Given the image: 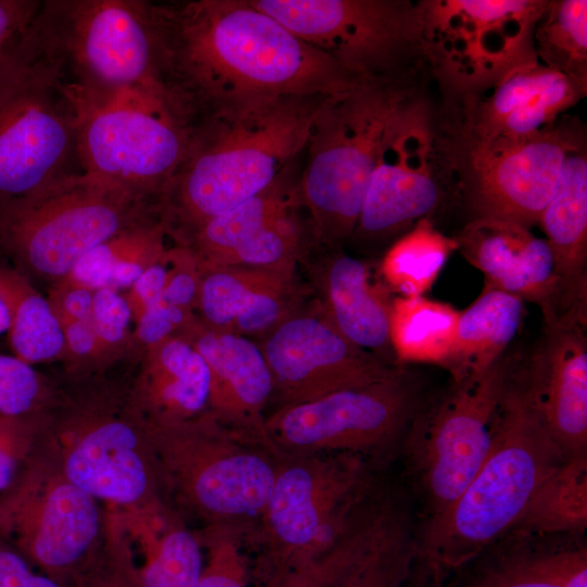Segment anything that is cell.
Returning a JSON list of instances; mask_svg holds the SVG:
<instances>
[{
	"label": "cell",
	"instance_id": "obj_44",
	"mask_svg": "<svg viewBox=\"0 0 587 587\" xmlns=\"http://www.w3.org/2000/svg\"><path fill=\"white\" fill-rule=\"evenodd\" d=\"M55 394L57 389L33 365L15 355L0 354V414L45 411Z\"/></svg>",
	"mask_w": 587,
	"mask_h": 587
},
{
	"label": "cell",
	"instance_id": "obj_45",
	"mask_svg": "<svg viewBox=\"0 0 587 587\" xmlns=\"http://www.w3.org/2000/svg\"><path fill=\"white\" fill-rule=\"evenodd\" d=\"M45 411L21 415L0 414V492L11 485L33 453Z\"/></svg>",
	"mask_w": 587,
	"mask_h": 587
},
{
	"label": "cell",
	"instance_id": "obj_32",
	"mask_svg": "<svg viewBox=\"0 0 587 587\" xmlns=\"http://www.w3.org/2000/svg\"><path fill=\"white\" fill-rule=\"evenodd\" d=\"M415 555V529L407 505L389 489L375 532L335 587H402Z\"/></svg>",
	"mask_w": 587,
	"mask_h": 587
},
{
	"label": "cell",
	"instance_id": "obj_24",
	"mask_svg": "<svg viewBox=\"0 0 587 587\" xmlns=\"http://www.w3.org/2000/svg\"><path fill=\"white\" fill-rule=\"evenodd\" d=\"M576 536L511 530L473 561L459 587H587V548Z\"/></svg>",
	"mask_w": 587,
	"mask_h": 587
},
{
	"label": "cell",
	"instance_id": "obj_48",
	"mask_svg": "<svg viewBox=\"0 0 587 587\" xmlns=\"http://www.w3.org/2000/svg\"><path fill=\"white\" fill-rule=\"evenodd\" d=\"M41 1L0 0V60L20 54Z\"/></svg>",
	"mask_w": 587,
	"mask_h": 587
},
{
	"label": "cell",
	"instance_id": "obj_42",
	"mask_svg": "<svg viewBox=\"0 0 587 587\" xmlns=\"http://www.w3.org/2000/svg\"><path fill=\"white\" fill-rule=\"evenodd\" d=\"M105 535L100 555L80 587H140L132 539L118 511H105Z\"/></svg>",
	"mask_w": 587,
	"mask_h": 587
},
{
	"label": "cell",
	"instance_id": "obj_3",
	"mask_svg": "<svg viewBox=\"0 0 587 587\" xmlns=\"http://www.w3.org/2000/svg\"><path fill=\"white\" fill-rule=\"evenodd\" d=\"M330 97H292L195 118L185 155L160 199L176 242L207 220L267 188L304 151Z\"/></svg>",
	"mask_w": 587,
	"mask_h": 587
},
{
	"label": "cell",
	"instance_id": "obj_50",
	"mask_svg": "<svg viewBox=\"0 0 587 587\" xmlns=\"http://www.w3.org/2000/svg\"><path fill=\"white\" fill-rule=\"evenodd\" d=\"M92 290L59 280L48 296V301L61 325L91 319Z\"/></svg>",
	"mask_w": 587,
	"mask_h": 587
},
{
	"label": "cell",
	"instance_id": "obj_31",
	"mask_svg": "<svg viewBox=\"0 0 587 587\" xmlns=\"http://www.w3.org/2000/svg\"><path fill=\"white\" fill-rule=\"evenodd\" d=\"M167 236L161 214L149 217L92 248L60 280L92 291L126 290L146 270L163 259L168 250Z\"/></svg>",
	"mask_w": 587,
	"mask_h": 587
},
{
	"label": "cell",
	"instance_id": "obj_10",
	"mask_svg": "<svg viewBox=\"0 0 587 587\" xmlns=\"http://www.w3.org/2000/svg\"><path fill=\"white\" fill-rule=\"evenodd\" d=\"M158 214V200L79 172L0 203V247L57 283L92 248Z\"/></svg>",
	"mask_w": 587,
	"mask_h": 587
},
{
	"label": "cell",
	"instance_id": "obj_6",
	"mask_svg": "<svg viewBox=\"0 0 587 587\" xmlns=\"http://www.w3.org/2000/svg\"><path fill=\"white\" fill-rule=\"evenodd\" d=\"M380 471L353 453H283L270 498L243 534L251 583L273 587L332 548L379 496Z\"/></svg>",
	"mask_w": 587,
	"mask_h": 587
},
{
	"label": "cell",
	"instance_id": "obj_9",
	"mask_svg": "<svg viewBox=\"0 0 587 587\" xmlns=\"http://www.w3.org/2000/svg\"><path fill=\"white\" fill-rule=\"evenodd\" d=\"M66 87L76 112L82 172L160 202L185 155L195 120L184 100L167 86L103 98Z\"/></svg>",
	"mask_w": 587,
	"mask_h": 587
},
{
	"label": "cell",
	"instance_id": "obj_13",
	"mask_svg": "<svg viewBox=\"0 0 587 587\" xmlns=\"http://www.w3.org/2000/svg\"><path fill=\"white\" fill-rule=\"evenodd\" d=\"M99 501L34 452L0 492V537L63 587H80L105 535Z\"/></svg>",
	"mask_w": 587,
	"mask_h": 587
},
{
	"label": "cell",
	"instance_id": "obj_34",
	"mask_svg": "<svg viewBox=\"0 0 587 587\" xmlns=\"http://www.w3.org/2000/svg\"><path fill=\"white\" fill-rule=\"evenodd\" d=\"M460 311L424 296L391 300L389 342L403 363L445 366L453 349Z\"/></svg>",
	"mask_w": 587,
	"mask_h": 587
},
{
	"label": "cell",
	"instance_id": "obj_52",
	"mask_svg": "<svg viewBox=\"0 0 587 587\" xmlns=\"http://www.w3.org/2000/svg\"><path fill=\"white\" fill-rule=\"evenodd\" d=\"M33 55L34 51L25 45L20 54L0 60V85L20 70Z\"/></svg>",
	"mask_w": 587,
	"mask_h": 587
},
{
	"label": "cell",
	"instance_id": "obj_14",
	"mask_svg": "<svg viewBox=\"0 0 587 587\" xmlns=\"http://www.w3.org/2000/svg\"><path fill=\"white\" fill-rule=\"evenodd\" d=\"M250 2L361 78L427 70L421 0Z\"/></svg>",
	"mask_w": 587,
	"mask_h": 587
},
{
	"label": "cell",
	"instance_id": "obj_38",
	"mask_svg": "<svg viewBox=\"0 0 587 587\" xmlns=\"http://www.w3.org/2000/svg\"><path fill=\"white\" fill-rule=\"evenodd\" d=\"M534 47L546 67L587 80V1L549 0L534 30Z\"/></svg>",
	"mask_w": 587,
	"mask_h": 587
},
{
	"label": "cell",
	"instance_id": "obj_28",
	"mask_svg": "<svg viewBox=\"0 0 587 587\" xmlns=\"http://www.w3.org/2000/svg\"><path fill=\"white\" fill-rule=\"evenodd\" d=\"M299 176L292 162L267 188L207 220L177 245L190 249L201 266L217 265L239 246L299 207Z\"/></svg>",
	"mask_w": 587,
	"mask_h": 587
},
{
	"label": "cell",
	"instance_id": "obj_46",
	"mask_svg": "<svg viewBox=\"0 0 587 587\" xmlns=\"http://www.w3.org/2000/svg\"><path fill=\"white\" fill-rule=\"evenodd\" d=\"M196 320L195 312L176 308L161 299L135 322L134 351L141 354L167 338L183 336Z\"/></svg>",
	"mask_w": 587,
	"mask_h": 587
},
{
	"label": "cell",
	"instance_id": "obj_49",
	"mask_svg": "<svg viewBox=\"0 0 587 587\" xmlns=\"http://www.w3.org/2000/svg\"><path fill=\"white\" fill-rule=\"evenodd\" d=\"M170 272V248L163 259L146 270L126 289L124 297L129 305L133 323L150 307L162 299Z\"/></svg>",
	"mask_w": 587,
	"mask_h": 587
},
{
	"label": "cell",
	"instance_id": "obj_16",
	"mask_svg": "<svg viewBox=\"0 0 587 587\" xmlns=\"http://www.w3.org/2000/svg\"><path fill=\"white\" fill-rule=\"evenodd\" d=\"M438 134L452 170V193L470 220L502 218L529 228L552 198L567 155L587 145L584 123L566 114L515 142L470 145Z\"/></svg>",
	"mask_w": 587,
	"mask_h": 587
},
{
	"label": "cell",
	"instance_id": "obj_36",
	"mask_svg": "<svg viewBox=\"0 0 587 587\" xmlns=\"http://www.w3.org/2000/svg\"><path fill=\"white\" fill-rule=\"evenodd\" d=\"M292 274L295 270L201 266L196 315L209 328L230 332L265 291Z\"/></svg>",
	"mask_w": 587,
	"mask_h": 587
},
{
	"label": "cell",
	"instance_id": "obj_7",
	"mask_svg": "<svg viewBox=\"0 0 587 587\" xmlns=\"http://www.w3.org/2000/svg\"><path fill=\"white\" fill-rule=\"evenodd\" d=\"M36 48L60 63L68 88L103 98L168 86L163 4L140 0H48L35 17Z\"/></svg>",
	"mask_w": 587,
	"mask_h": 587
},
{
	"label": "cell",
	"instance_id": "obj_37",
	"mask_svg": "<svg viewBox=\"0 0 587 587\" xmlns=\"http://www.w3.org/2000/svg\"><path fill=\"white\" fill-rule=\"evenodd\" d=\"M455 250V237L447 236L430 217H424L387 250L380 273L387 286L401 297L424 296Z\"/></svg>",
	"mask_w": 587,
	"mask_h": 587
},
{
	"label": "cell",
	"instance_id": "obj_1",
	"mask_svg": "<svg viewBox=\"0 0 587 587\" xmlns=\"http://www.w3.org/2000/svg\"><path fill=\"white\" fill-rule=\"evenodd\" d=\"M167 83L195 118L292 97H333L365 80L250 0L163 4Z\"/></svg>",
	"mask_w": 587,
	"mask_h": 587
},
{
	"label": "cell",
	"instance_id": "obj_4",
	"mask_svg": "<svg viewBox=\"0 0 587 587\" xmlns=\"http://www.w3.org/2000/svg\"><path fill=\"white\" fill-rule=\"evenodd\" d=\"M57 389L33 452L68 482L122 514L172 507L153 450L150 425L128 387L75 378Z\"/></svg>",
	"mask_w": 587,
	"mask_h": 587
},
{
	"label": "cell",
	"instance_id": "obj_27",
	"mask_svg": "<svg viewBox=\"0 0 587 587\" xmlns=\"http://www.w3.org/2000/svg\"><path fill=\"white\" fill-rule=\"evenodd\" d=\"M320 265L316 283L324 314L350 342L391 364V300L372 282L367 264L346 253L332 252Z\"/></svg>",
	"mask_w": 587,
	"mask_h": 587
},
{
	"label": "cell",
	"instance_id": "obj_26",
	"mask_svg": "<svg viewBox=\"0 0 587 587\" xmlns=\"http://www.w3.org/2000/svg\"><path fill=\"white\" fill-rule=\"evenodd\" d=\"M538 225L551 250L560 289V316L587 314V145L566 158Z\"/></svg>",
	"mask_w": 587,
	"mask_h": 587
},
{
	"label": "cell",
	"instance_id": "obj_41",
	"mask_svg": "<svg viewBox=\"0 0 587 587\" xmlns=\"http://www.w3.org/2000/svg\"><path fill=\"white\" fill-rule=\"evenodd\" d=\"M205 552L198 587H250L245 529L234 525L202 526L196 532Z\"/></svg>",
	"mask_w": 587,
	"mask_h": 587
},
{
	"label": "cell",
	"instance_id": "obj_2",
	"mask_svg": "<svg viewBox=\"0 0 587 587\" xmlns=\"http://www.w3.org/2000/svg\"><path fill=\"white\" fill-rule=\"evenodd\" d=\"M564 459L515 371L480 467L458 498L415 534L409 580L442 587L515 526L538 485Z\"/></svg>",
	"mask_w": 587,
	"mask_h": 587
},
{
	"label": "cell",
	"instance_id": "obj_22",
	"mask_svg": "<svg viewBox=\"0 0 587 587\" xmlns=\"http://www.w3.org/2000/svg\"><path fill=\"white\" fill-rule=\"evenodd\" d=\"M464 259L485 276V287L515 295L538 305L545 323L560 316V289L545 238L520 223L471 218L455 237Z\"/></svg>",
	"mask_w": 587,
	"mask_h": 587
},
{
	"label": "cell",
	"instance_id": "obj_39",
	"mask_svg": "<svg viewBox=\"0 0 587 587\" xmlns=\"http://www.w3.org/2000/svg\"><path fill=\"white\" fill-rule=\"evenodd\" d=\"M387 491H384L361 519L327 551L284 575L273 587H335L369 545Z\"/></svg>",
	"mask_w": 587,
	"mask_h": 587
},
{
	"label": "cell",
	"instance_id": "obj_53",
	"mask_svg": "<svg viewBox=\"0 0 587 587\" xmlns=\"http://www.w3.org/2000/svg\"><path fill=\"white\" fill-rule=\"evenodd\" d=\"M8 325L9 321L7 310L0 299V335L8 330Z\"/></svg>",
	"mask_w": 587,
	"mask_h": 587
},
{
	"label": "cell",
	"instance_id": "obj_33",
	"mask_svg": "<svg viewBox=\"0 0 587 587\" xmlns=\"http://www.w3.org/2000/svg\"><path fill=\"white\" fill-rule=\"evenodd\" d=\"M0 299L8 314V339L27 364L62 361L64 338L48 299L18 270L0 265Z\"/></svg>",
	"mask_w": 587,
	"mask_h": 587
},
{
	"label": "cell",
	"instance_id": "obj_19",
	"mask_svg": "<svg viewBox=\"0 0 587 587\" xmlns=\"http://www.w3.org/2000/svg\"><path fill=\"white\" fill-rule=\"evenodd\" d=\"M586 95L587 80L535 62L484 89L433 102V112L446 139L470 145L515 142L550 128Z\"/></svg>",
	"mask_w": 587,
	"mask_h": 587
},
{
	"label": "cell",
	"instance_id": "obj_15",
	"mask_svg": "<svg viewBox=\"0 0 587 587\" xmlns=\"http://www.w3.org/2000/svg\"><path fill=\"white\" fill-rule=\"evenodd\" d=\"M420 392L417 379L399 369L384 379L273 411L265 432L284 454L353 453L382 470L399 452Z\"/></svg>",
	"mask_w": 587,
	"mask_h": 587
},
{
	"label": "cell",
	"instance_id": "obj_17",
	"mask_svg": "<svg viewBox=\"0 0 587 587\" xmlns=\"http://www.w3.org/2000/svg\"><path fill=\"white\" fill-rule=\"evenodd\" d=\"M82 172L60 63L37 51L0 85V203Z\"/></svg>",
	"mask_w": 587,
	"mask_h": 587
},
{
	"label": "cell",
	"instance_id": "obj_20",
	"mask_svg": "<svg viewBox=\"0 0 587 587\" xmlns=\"http://www.w3.org/2000/svg\"><path fill=\"white\" fill-rule=\"evenodd\" d=\"M258 344L273 385L267 414L384 379L400 369L350 342L320 307L299 310Z\"/></svg>",
	"mask_w": 587,
	"mask_h": 587
},
{
	"label": "cell",
	"instance_id": "obj_30",
	"mask_svg": "<svg viewBox=\"0 0 587 587\" xmlns=\"http://www.w3.org/2000/svg\"><path fill=\"white\" fill-rule=\"evenodd\" d=\"M524 303L515 295L484 287L479 297L460 311L453 349L444 366L451 378L484 372L504 355L520 329Z\"/></svg>",
	"mask_w": 587,
	"mask_h": 587
},
{
	"label": "cell",
	"instance_id": "obj_5",
	"mask_svg": "<svg viewBox=\"0 0 587 587\" xmlns=\"http://www.w3.org/2000/svg\"><path fill=\"white\" fill-rule=\"evenodd\" d=\"M426 74L369 78L321 107L298 182V203L319 241L335 246L355 233L385 138L399 114L426 92Z\"/></svg>",
	"mask_w": 587,
	"mask_h": 587
},
{
	"label": "cell",
	"instance_id": "obj_47",
	"mask_svg": "<svg viewBox=\"0 0 587 587\" xmlns=\"http://www.w3.org/2000/svg\"><path fill=\"white\" fill-rule=\"evenodd\" d=\"M200 278L201 266L193 252L182 245L170 248V272L162 300L195 312Z\"/></svg>",
	"mask_w": 587,
	"mask_h": 587
},
{
	"label": "cell",
	"instance_id": "obj_40",
	"mask_svg": "<svg viewBox=\"0 0 587 587\" xmlns=\"http://www.w3.org/2000/svg\"><path fill=\"white\" fill-rule=\"evenodd\" d=\"M303 248V229L294 209L239 246L214 266L295 270Z\"/></svg>",
	"mask_w": 587,
	"mask_h": 587
},
{
	"label": "cell",
	"instance_id": "obj_51",
	"mask_svg": "<svg viewBox=\"0 0 587 587\" xmlns=\"http://www.w3.org/2000/svg\"><path fill=\"white\" fill-rule=\"evenodd\" d=\"M0 587H63L33 566L13 548L0 544Z\"/></svg>",
	"mask_w": 587,
	"mask_h": 587
},
{
	"label": "cell",
	"instance_id": "obj_35",
	"mask_svg": "<svg viewBox=\"0 0 587 587\" xmlns=\"http://www.w3.org/2000/svg\"><path fill=\"white\" fill-rule=\"evenodd\" d=\"M586 525L587 454H582L565 458L541 480L511 530L580 535Z\"/></svg>",
	"mask_w": 587,
	"mask_h": 587
},
{
	"label": "cell",
	"instance_id": "obj_11",
	"mask_svg": "<svg viewBox=\"0 0 587 587\" xmlns=\"http://www.w3.org/2000/svg\"><path fill=\"white\" fill-rule=\"evenodd\" d=\"M514 372L503 355L484 372L451 378L442 391L419 404L399 452L422 503V523L451 504L480 467Z\"/></svg>",
	"mask_w": 587,
	"mask_h": 587
},
{
	"label": "cell",
	"instance_id": "obj_23",
	"mask_svg": "<svg viewBox=\"0 0 587 587\" xmlns=\"http://www.w3.org/2000/svg\"><path fill=\"white\" fill-rule=\"evenodd\" d=\"M210 373L208 412L223 424L273 445L265 432L273 385L260 345L238 334L212 329L199 319L183 336Z\"/></svg>",
	"mask_w": 587,
	"mask_h": 587
},
{
	"label": "cell",
	"instance_id": "obj_8",
	"mask_svg": "<svg viewBox=\"0 0 587 587\" xmlns=\"http://www.w3.org/2000/svg\"><path fill=\"white\" fill-rule=\"evenodd\" d=\"M150 436L170 503L184 519L246 530L259 517L283 455L273 445L208 411L175 424L150 425Z\"/></svg>",
	"mask_w": 587,
	"mask_h": 587
},
{
	"label": "cell",
	"instance_id": "obj_25",
	"mask_svg": "<svg viewBox=\"0 0 587 587\" xmlns=\"http://www.w3.org/2000/svg\"><path fill=\"white\" fill-rule=\"evenodd\" d=\"M128 394L150 425L184 422L208 411L209 369L190 341L174 336L140 354V367Z\"/></svg>",
	"mask_w": 587,
	"mask_h": 587
},
{
	"label": "cell",
	"instance_id": "obj_29",
	"mask_svg": "<svg viewBox=\"0 0 587 587\" xmlns=\"http://www.w3.org/2000/svg\"><path fill=\"white\" fill-rule=\"evenodd\" d=\"M121 517L143 558L138 566L140 587H198L203 550L196 530L174 508L163 514Z\"/></svg>",
	"mask_w": 587,
	"mask_h": 587
},
{
	"label": "cell",
	"instance_id": "obj_18",
	"mask_svg": "<svg viewBox=\"0 0 587 587\" xmlns=\"http://www.w3.org/2000/svg\"><path fill=\"white\" fill-rule=\"evenodd\" d=\"M452 193V170L426 92L392 123L379 152L355 232L383 235L430 217Z\"/></svg>",
	"mask_w": 587,
	"mask_h": 587
},
{
	"label": "cell",
	"instance_id": "obj_12",
	"mask_svg": "<svg viewBox=\"0 0 587 587\" xmlns=\"http://www.w3.org/2000/svg\"><path fill=\"white\" fill-rule=\"evenodd\" d=\"M425 62L441 100L538 62L534 30L549 0H421Z\"/></svg>",
	"mask_w": 587,
	"mask_h": 587
},
{
	"label": "cell",
	"instance_id": "obj_21",
	"mask_svg": "<svg viewBox=\"0 0 587 587\" xmlns=\"http://www.w3.org/2000/svg\"><path fill=\"white\" fill-rule=\"evenodd\" d=\"M545 324V335L521 373L523 384L564 458L587 454L586 320Z\"/></svg>",
	"mask_w": 587,
	"mask_h": 587
},
{
	"label": "cell",
	"instance_id": "obj_43",
	"mask_svg": "<svg viewBox=\"0 0 587 587\" xmlns=\"http://www.w3.org/2000/svg\"><path fill=\"white\" fill-rule=\"evenodd\" d=\"M132 323V312L123 292L110 288L93 292L91 324L98 341L101 369L134 352Z\"/></svg>",
	"mask_w": 587,
	"mask_h": 587
}]
</instances>
